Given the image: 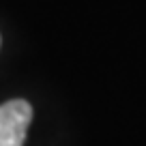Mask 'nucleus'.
<instances>
[{"mask_svg":"<svg viewBox=\"0 0 146 146\" xmlns=\"http://www.w3.org/2000/svg\"><path fill=\"white\" fill-rule=\"evenodd\" d=\"M32 108L24 99H13L0 105V146H24Z\"/></svg>","mask_w":146,"mask_h":146,"instance_id":"nucleus-1","label":"nucleus"}]
</instances>
